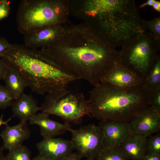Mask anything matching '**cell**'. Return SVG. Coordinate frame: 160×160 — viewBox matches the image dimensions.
<instances>
[{
	"label": "cell",
	"mask_w": 160,
	"mask_h": 160,
	"mask_svg": "<svg viewBox=\"0 0 160 160\" xmlns=\"http://www.w3.org/2000/svg\"><path fill=\"white\" fill-rule=\"evenodd\" d=\"M60 67L95 86L118 61L119 51L93 26L65 25L60 38L40 49Z\"/></svg>",
	"instance_id": "obj_1"
},
{
	"label": "cell",
	"mask_w": 160,
	"mask_h": 160,
	"mask_svg": "<svg viewBox=\"0 0 160 160\" xmlns=\"http://www.w3.org/2000/svg\"><path fill=\"white\" fill-rule=\"evenodd\" d=\"M1 58L19 73L27 87L39 94L51 93L79 80L53 62L40 49L12 44Z\"/></svg>",
	"instance_id": "obj_2"
},
{
	"label": "cell",
	"mask_w": 160,
	"mask_h": 160,
	"mask_svg": "<svg viewBox=\"0 0 160 160\" xmlns=\"http://www.w3.org/2000/svg\"><path fill=\"white\" fill-rule=\"evenodd\" d=\"M89 24L115 47L122 46L145 31L135 1L97 0Z\"/></svg>",
	"instance_id": "obj_3"
},
{
	"label": "cell",
	"mask_w": 160,
	"mask_h": 160,
	"mask_svg": "<svg viewBox=\"0 0 160 160\" xmlns=\"http://www.w3.org/2000/svg\"><path fill=\"white\" fill-rule=\"evenodd\" d=\"M150 93L142 84L122 88L100 82L89 92L91 115L100 121L130 122L149 106Z\"/></svg>",
	"instance_id": "obj_4"
},
{
	"label": "cell",
	"mask_w": 160,
	"mask_h": 160,
	"mask_svg": "<svg viewBox=\"0 0 160 160\" xmlns=\"http://www.w3.org/2000/svg\"><path fill=\"white\" fill-rule=\"evenodd\" d=\"M69 15V0H23L16 16L17 30L24 35L48 26L64 25Z\"/></svg>",
	"instance_id": "obj_5"
},
{
	"label": "cell",
	"mask_w": 160,
	"mask_h": 160,
	"mask_svg": "<svg viewBox=\"0 0 160 160\" xmlns=\"http://www.w3.org/2000/svg\"><path fill=\"white\" fill-rule=\"evenodd\" d=\"M160 42L145 30L122 46L118 62L143 81L160 57Z\"/></svg>",
	"instance_id": "obj_6"
},
{
	"label": "cell",
	"mask_w": 160,
	"mask_h": 160,
	"mask_svg": "<svg viewBox=\"0 0 160 160\" xmlns=\"http://www.w3.org/2000/svg\"><path fill=\"white\" fill-rule=\"evenodd\" d=\"M42 112L59 116L65 122L78 124L91 116L89 104L83 93L67 86L48 93L40 106Z\"/></svg>",
	"instance_id": "obj_7"
},
{
	"label": "cell",
	"mask_w": 160,
	"mask_h": 160,
	"mask_svg": "<svg viewBox=\"0 0 160 160\" xmlns=\"http://www.w3.org/2000/svg\"><path fill=\"white\" fill-rule=\"evenodd\" d=\"M74 149L80 157L97 159L104 149L103 135L98 125L90 124L69 130Z\"/></svg>",
	"instance_id": "obj_8"
},
{
	"label": "cell",
	"mask_w": 160,
	"mask_h": 160,
	"mask_svg": "<svg viewBox=\"0 0 160 160\" xmlns=\"http://www.w3.org/2000/svg\"><path fill=\"white\" fill-rule=\"evenodd\" d=\"M99 126L102 132L105 149L119 147L133 133L130 122L105 120L101 121Z\"/></svg>",
	"instance_id": "obj_9"
},
{
	"label": "cell",
	"mask_w": 160,
	"mask_h": 160,
	"mask_svg": "<svg viewBox=\"0 0 160 160\" xmlns=\"http://www.w3.org/2000/svg\"><path fill=\"white\" fill-rule=\"evenodd\" d=\"M65 25H58L44 27L24 35V46L32 49L45 48L57 40Z\"/></svg>",
	"instance_id": "obj_10"
},
{
	"label": "cell",
	"mask_w": 160,
	"mask_h": 160,
	"mask_svg": "<svg viewBox=\"0 0 160 160\" xmlns=\"http://www.w3.org/2000/svg\"><path fill=\"white\" fill-rule=\"evenodd\" d=\"M39 154L47 160H64L74 149L71 140L43 138L36 145Z\"/></svg>",
	"instance_id": "obj_11"
},
{
	"label": "cell",
	"mask_w": 160,
	"mask_h": 160,
	"mask_svg": "<svg viewBox=\"0 0 160 160\" xmlns=\"http://www.w3.org/2000/svg\"><path fill=\"white\" fill-rule=\"evenodd\" d=\"M133 133L148 137L160 130V113L149 106L130 122Z\"/></svg>",
	"instance_id": "obj_12"
},
{
	"label": "cell",
	"mask_w": 160,
	"mask_h": 160,
	"mask_svg": "<svg viewBox=\"0 0 160 160\" xmlns=\"http://www.w3.org/2000/svg\"><path fill=\"white\" fill-rule=\"evenodd\" d=\"M100 82L125 88L140 85L143 80L117 61L103 77Z\"/></svg>",
	"instance_id": "obj_13"
},
{
	"label": "cell",
	"mask_w": 160,
	"mask_h": 160,
	"mask_svg": "<svg viewBox=\"0 0 160 160\" xmlns=\"http://www.w3.org/2000/svg\"><path fill=\"white\" fill-rule=\"evenodd\" d=\"M49 116L41 112L36 114L29 121L31 124L39 127L40 134L43 138H55L71 128L70 123H60L51 119Z\"/></svg>",
	"instance_id": "obj_14"
},
{
	"label": "cell",
	"mask_w": 160,
	"mask_h": 160,
	"mask_svg": "<svg viewBox=\"0 0 160 160\" xmlns=\"http://www.w3.org/2000/svg\"><path fill=\"white\" fill-rule=\"evenodd\" d=\"M31 131L26 122H20L12 126H6L0 134L2 139V147L5 150H9L22 145L23 143L28 139Z\"/></svg>",
	"instance_id": "obj_15"
},
{
	"label": "cell",
	"mask_w": 160,
	"mask_h": 160,
	"mask_svg": "<svg viewBox=\"0 0 160 160\" xmlns=\"http://www.w3.org/2000/svg\"><path fill=\"white\" fill-rule=\"evenodd\" d=\"M11 106L13 116L25 122L30 121L41 109L37 101L31 95L23 93L14 100Z\"/></svg>",
	"instance_id": "obj_16"
},
{
	"label": "cell",
	"mask_w": 160,
	"mask_h": 160,
	"mask_svg": "<svg viewBox=\"0 0 160 160\" xmlns=\"http://www.w3.org/2000/svg\"><path fill=\"white\" fill-rule=\"evenodd\" d=\"M147 137L133 133L119 148L128 159L142 160L145 155Z\"/></svg>",
	"instance_id": "obj_17"
},
{
	"label": "cell",
	"mask_w": 160,
	"mask_h": 160,
	"mask_svg": "<svg viewBox=\"0 0 160 160\" xmlns=\"http://www.w3.org/2000/svg\"><path fill=\"white\" fill-rule=\"evenodd\" d=\"M5 86L9 90L15 100L22 93L27 85L21 76L15 69L9 67L3 79Z\"/></svg>",
	"instance_id": "obj_18"
},
{
	"label": "cell",
	"mask_w": 160,
	"mask_h": 160,
	"mask_svg": "<svg viewBox=\"0 0 160 160\" xmlns=\"http://www.w3.org/2000/svg\"><path fill=\"white\" fill-rule=\"evenodd\" d=\"M142 84L149 92L160 88V57L144 79Z\"/></svg>",
	"instance_id": "obj_19"
},
{
	"label": "cell",
	"mask_w": 160,
	"mask_h": 160,
	"mask_svg": "<svg viewBox=\"0 0 160 160\" xmlns=\"http://www.w3.org/2000/svg\"><path fill=\"white\" fill-rule=\"evenodd\" d=\"M5 160H31V152L22 145L9 150Z\"/></svg>",
	"instance_id": "obj_20"
},
{
	"label": "cell",
	"mask_w": 160,
	"mask_h": 160,
	"mask_svg": "<svg viewBox=\"0 0 160 160\" xmlns=\"http://www.w3.org/2000/svg\"><path fill=\"white\" fill-rule=\"evenodd\" d=\"M96 159L129 160L126 157L119 147L111 149L104 148Z\"/></svg>",
	"instance_id": "obj_21"
},
{
	"label": "cell",
	"mask_w": 160,
	"mask_h": 160,
	"mask_svg": "<svg viewBox=\"0 0 160 160\" xmlns=\"http://www.w3.org/2000/svg\"><path fill=\"white\" fill-rule=\"evenodd\" d=\"M143 23L145 30L160 42V17H155L148 21L143 20Z\"/></svg>",
	"instance_id": "obj_22"
},
{
	"label": "cell",
	"mask_w": 160,
	"mask_h": 160,
	"mask_svg": "<svg viewBox=\"0 0 160 160\" xmlns=\"http://www.w3.org/2000/svg\"><path fill=\"white\" fill-rule=\"evenodd\" d=\"M147 137L145 154H153L160 155V134L159 133Z\"/></svg>",
	"instance_id": "obj_23"
},
{
	"label": "cell",
	"mask_w": 160,
	"mask_h": 160,
	"mask_svg": "<svg viewBox=\"0 0 160 160\" xmlns=\"http://www.w3.org/2000/svg\"><path fill=\"white\" fill-rule=\"evenodd\" d=\"M15 99L5 86L0 85V109L11 106Z\"/></svg>",
	"instance_id": "obj_24"
},
{
	"label": "cell",
	"mask_w": 160,
	"mask_h": 160,
	"mask_svg": "<svg viewBox=\"0 0 160 160\" xmlns=\"http://www.w3.org/2000/svg\"><path fill=\"white\" fill-rule=\"evenodd\" d=\"M149 106L160 113V88L150 92Z\"/></svg>",
	"instance_id": "obj_25"
},
{
	"label": "cell",
	"mask_w": 160,
	"mask_h": 160,
	"mask_svg": "<svg viewBox=\"0 0 160 160\" xmlns=\"http://www.w3.org/2000/svg\"><path fill=\"white\" fill-rule=\"evenodd\" d=\"M10 11L9 1L7 0H1L0 1V21L7 17Z\"/></svg>",
	"instance_id": "obj_26"
},
{
	"label": "cell",
	"mask_w": 160,
	"mask_h": 160,
	"mask_svg": "<svg viewBox=\"0 0 160 160\" xmlns=\"http://www.w3.org/2000/svg\"><path fill=\"white\" fill-rule=\"evenodd\" d=\"M12 44L5 38L0 37V58L2 57L6 53Z\"/></svg>",
	"instance_id": "obj_27"
},
{
	"label": "cell",
	"mask_w": 160,
	"mask_h": 160,
	"mask_svg": "<svg viewBox=\"0 0 160 160\" xmlns=\"http://www.w3.org/2000/svg\"><path fill=\"white\" fill-rule=\"evenodd\" d=\"M9 66L6 62L0 58V80L3 79Z\"/></svg>",
	"instance_id": "obj_28"
},
{
	"label": "cell",
	"mask_w": 160,
	"mask_h": 160,
	"mask_svg": "<svg viewBox=\"0 0 160 160\" xmlns=\"http://www.w3.org/2000/svg\"><path fill=\"white\" fill-rule=\"evenodd\" d=\"M142 160H160V155L156 154H145Z\"/></svg>",
	"instance_id": "obj_29"
},
{
	"label": "cell",
	"mask_w": 160,
	"mask_h": 160,
	"mask_svg": "<svg viewBox=\"0 0 160 160\" xmlns=\"http://www.w3.org/2000/svg\"><path fill=\"white\" fill-rule=\"evenodd\" d=\"M81 159L76 152H72L64 160H81Z\"/></svg>",
	"instance_id": "obj_30"
},
{
	"label": "cell",
	"mask_w": 160,
	"mask_h": 160,
	"mask_svg": "<svg viewBox=\"0 0 160 160\" xmlns=\"http://www.w3.org/2000/svg\"><path fill=\"white\" fill-rule=\"evenodd\" d=\"M3 116L4 114H3L1 115L0 117V127L2 125H4L6 126L8 125V123L11 120V119L14 116H13L9 118L6 121H4L3 120Z\"/></svg>",
	"instance_id": "obj_31"
},
{
	"label": "cell",
	"mask_w": 160,
	"mask_h": 160,
	"mask_svg": "<svg viewBox=\"0 0 160 160\" xmlns=\"http://www.w3.org/2000/svg\"><path fill=\"white\" fill-rule=\"evenodd\" d=\"M155 0H148L145 2L141 4L139 7V8H143L146 6H152Z\"/></svg>",
	"instance_id": "obj_32"
},
{
	"label": "cell",
	"mask_w": 160,
	"mask_h": 160,
	"mask_svg": "<svg viewBox=\"0 0 160 160\" xmlns=\"http://www.w3.org/2000/svg\"><path fill=\"white\" fill-rule=\"evenodd\" d=\"M153 8L157 11L160 12V2L155 0L152 6Z\"/></svg>",
	"instance_id": "obj_33"
},
{
	"label": "cell",
	"mask_w": 160,
	"mask_h": 160,
	"mask_svg": "<svg viewBox=\"0 0 160 160\" xmlns=\"http://www.w3.org/2000/svg\"><path fill=\"white\" fill-rule=\"evenodd\" d=\"M31 160H47L44 157L41 156L39 154H38L36 157H33L31 159Z\"/></svg>",
	"instance_id": "obj_34"
},
{
	"label": "cell",
	"mask_w": 160,
	"mask_h": 160,
	"mask_svg": "<svg viewBox=\"0 0 160 160\" xmlns=\"http://www.w3.org/2000/svg\"><path fill=\"white\" fill-rule=\"evenodd\" d=\"M3 150L2 146H0V160H5V156L3 154Z\"/></svg>",
	"instance_id": "obj_35"
},
{
	"label": "cell",
	"mask_w": 160,
	"mask_h": 160,
	"mask_svg": "<svg viewBox=\"0 0 160 160\" xmlns=\"http://www.w3.org/2000/svg\"><path fill=\"white\" fill-rule=\"evenodd\" d=\"M83 160H97L96 159L92 158H87Z\"/></svg>",
	"instance_id": "obj_36"
},
{
	"label": "cell",
	"mask_w": 160,
	"mask_h": 160,
	"mask_svg": "<svg viewBox=\"0 0 160 160\" xmlns=\"http://www.w3.org/2000/svg\"><path fill=\"white\" fill-rule=\"evenodd\" d=\"M1 0H0V1H1Z\"/></svg>",
	"instance_id": "obj_37"
},
{
	"label": "cell",
	"mask_w": 160,
	"mask_h": 160,
	"mask_svg": "<svg viewBox=\"0 0 160 160\" xmlns=\"http://www.w3.org/2000/svg\"></svg>",
	"instance_id": "obj_38"
}]
</instances>
